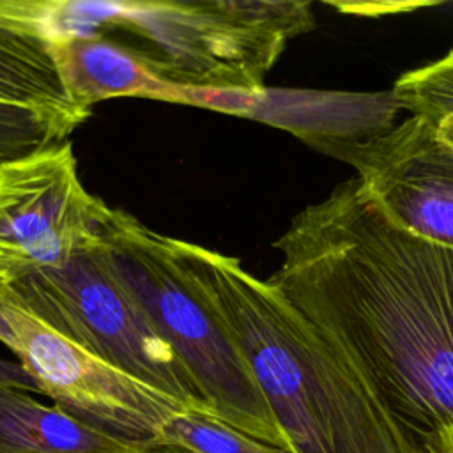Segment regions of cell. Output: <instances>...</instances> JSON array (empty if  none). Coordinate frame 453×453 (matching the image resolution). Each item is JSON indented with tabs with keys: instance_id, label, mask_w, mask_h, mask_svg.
Returning <instances> with one entry per match:
<instances>
[{
	"instance_id": "obj_10",
	"label": "cell",
	"mask_w": 453,
	"mask_h": 453,
	"mask_svg": "<svg viewBox=\"0 0 453 453\" xmlns=\"http://www.w3.org/2000/svg\"><path fill=\"white\" fill-rule=\"evenodd\" d=\"M55 0H0V103L87 120L69 97L55 57Z\"/></svg>"
},
{
	"instance_id": "obj_11",
	"label": "cell",
	"mask_w": 453,
	"mask_h": 453,
	"mask_svg": "<svg viewBox=\"0 0 453 453\" xmlns=\"http://www.w3.org/2000/svg\"><path fill=\"white\" fill-rule=\"evenodd\" d=\"M131 446L25 389L0 384V453H122Z\"/></svg>"
},
{
	"instance_id": "obj_7",
	"label": "cell",
	"mask_w": 453,
	"mask_h": 453,
	"mask_svg": "<svg viewBox=\"0 0 453 453\" xmlns=\"http://www.w3.org/2000/svg\"><path fill=\"white\" fill-rule=\"evenodd\" d=\"M113 209L88 193L71 142L0 166V283L104 246Z\"/></svg>"
},
{
	"instance_id": "obj_15",
	"label": "cell",
	"mask_w": 453,
	"mask_h": 453,
	"mask_svg": "<svg viewBox=\"0 0 453 453\" xmlns=\"http://www.w3.org/2000/svg\"><path fill=\"white\" fill-rule=\"evenodd\" d=\"M0 384L14 386L19 389H25L28 393H39L37 384L34 379L25 372V368L19 363H12L0 357Z\"/></svg>"
},
{
	"instance_id": "obj_8",
	"label": "cell",
	"mask_w": 453,
	"mask_h": 453,
	"mask_svg": "<svg viewBox=\"0 0 453 453\" xmlns=\"http://www.w3.org/2000/svg\"><path fill=\"white\" fill-rule=\"evenodd\" d=\"M357 172L365 193L402 228L453 248V150L409 115L396 126L317 143Z\"/></svg>"
},
{
	"instance_id": "obj_14",
	"label": "cell",
	"mask_w": 453,
	"mask_h": 453,
	"mask_svg": "<svg viewBox=\"0 0 453 453\" xmlns=\"http://www.w3.org/2000/svg\"><path fill=\"white\" fill-rule=\"evenodd\" d=\"M159 441L180 442L198 453H290L271 446L200 409H184L163 426Z\"/></svg>"
},
{
	"instance_id": "obj_13",
	"label": "cell",
	"mask_w": 453,
	"mask_h": 453,
	"mask_svg": "<svg viewBox=\"0 0 453 453\" xmlns=\"http://www.w3.org/2000/svg\"><path fill=\"white\" fill-rule=\"evenodd\" d=\"M81 124L83 120L80 119L0 103V166L67 142V136Z\"/></svg>"
},
{
	"instance_id": "obj_6",
	"label": "cell",
	"mask_w": 453,
	"mask_h": 453,
	"mask_svg": "<svg viewBox=\"0 0 453 453\" xmlns=\"http://www.w3.org/2000/svg\"><path fill=\"white\" fill-rule=\"evenodd\" d=\"M0 342L16 354L41 395L122 442L157 439L168 419L188 409L65 338L27 310L5 283H0Z\"/></svg>"
},
{
	"instance_id": "obj_12",
	"label": "cell",
	"mask_w": 453,
	"mask_h": 453,
	"mask_svg": "<svg viewBox=\"0 0 453 453\" xmlns=\"http://www.w3.org/2000/svg\"><path fill=\"white\" fill-rule=\"evenodd\" d=\"M391 96L396 106L423 120L435 138L453 150V50L403 73Z\"/></svg>"
},
{
	"instance_id": "obj_4",
	"label": "cell",
	"mask_w": 453,
	"mask_h": 453,
	"mask_svg": "<svg viewBox=\"0 0 453 453\" xmlns=\"http://www.w3.org/2000/svg\"><path fill=\"white\" fill-rule=\"evenodd\" d=\"M104 255L117 281L180 359L209 412L246 435L288 449L228 329L196 292L177 239L113 209Z\"/></svg>"
},
{
	"instance_id": "obj_3",
	"label": "cell",
	"mask_w": 453,
	"mask_h": 453,
	"mask_svg": "<svg viewBox=\"0 0 453 453\" xmlns=\"http://www.w3.org/2000/svg\"><path fill=\"white\" fill-rule=\"evenodd\" d=\"M313 27L301 0H55L57 37L122 32L157 76L216 92L265 90L287 42Z\"/></svg>"
},
{
	"instance_id": "obj_9",
	"label": "cell",
	"mask_w": 453,
	"mask_h": 453,
	"mask_svg": "<svg viewBox=\"0 0 453 453\" xmlns=\"http://www.w3.org/2000/svg\"><path fill=\"white\" fill-rule=\"evenodd\" d=\"M53 57L62 83L76 106L92 111L115 97H142L234 115L235 94L189 88L157 76L127 46L103 34L60 35Z\"/></svg>"
},
{
	"instance_id": "obj_2",
	"label": "cell",
	"mask_w": 453,
	"mask_h": 453,
	"mask_svg": "<svg viewBox=\"0 0 453 453\" xmlns=\"http://www.w3.org/2000/svg\"><path fill=\"white\" fill-rule=\"evenodd\" d=\"M191 281L221 319L290 453H419L363 372L269 280L177 239Z\"/></svg>"
},
{
	"instance_id": "obj_1",
	"label": "cell",
	"mask_w": 453,
	"mask_h": 453,
	"mask_svg": "<svg viewBox=\"0 0 453 453\" xmlns=\"http://www.w3.org/2000/svg\"><path fill=\"white\" fill-rule=\"evenodd\" d=\"M267 278L370 380L425 449L453 430V248L416 235L357 177L297 212Z\"/></svg>"
},
{
	"instance_id": "obj_17",
	"label": "cell",
	"mask_w": 453,
	"mask_h": 453,
	"mask_svg": "<svg viewBox=\"0 0 453 453\" xmlns=\"http://www.w3.org/2000/svg\"><path fill=\"white\" fill-rule=\"evenodd\" d=\"M421 451H428V453H453V430H449L448 434L441 435L434 444H430L428 448H425Z\"/></svg>"
},
{
	"instance_id": "obj_5",
	"label": "cell",
	"mask_w": 453,
	"mask_h": 453,
	"mask_svg": "<svg viewBox=\"0 0 453 453\" xmlns=\"http://www.w3.org/2000/svg\"><path fill=\"white\" fill-rule=\"evenodd\" d=\"M7 287L27 310L94 356L188 409L209 412L173 349L110 271L104 246Z\"/></svg>"
},
{
	"instance_id": "obj_16",
	"label": "cell",
	"mask_w": 453,
	"mask_h": 453,
	"mask_svg": "<svg viewBox=\"0 0 453 453\" xmlns=\"http://www.w3.org/2000/svg\"><path fill=\"white\" fill-rule=\"evenodd\" d=\"M122 453H198L180 442H168V441H149V442H140V444H133L129 449L122 451Z\"/></svg>"
},
{
	"instance_id": "obj_18",
	"label": "cell",
	"mask_w": 453,
	"mask_h": 453,
	"mask_svg": "<svg viewBox=\"0 0 453 453\" xmlns=\"http://www.w3.org/2000/svg\"><path fill=\"white\" fill-rule=\"evenodd\" d=\"M419 453H428V451H419Z\"/></svg>"
}]
</instances>
